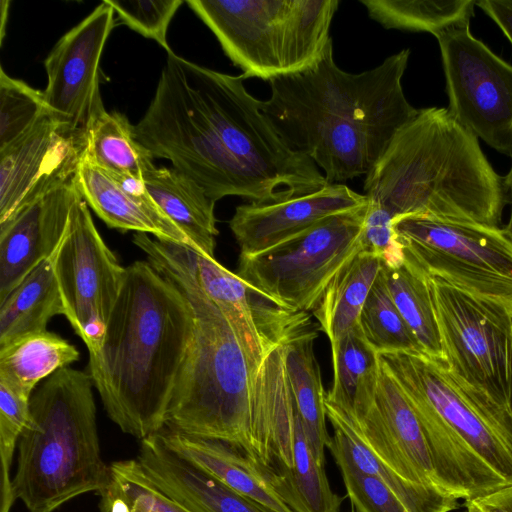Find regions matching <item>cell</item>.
<instances>
[{
  "label": "cell",
  "mask_w": 512,
  "mask_h": 512,
  "mask_svg": "<svg viewBox=\"0 0 512 512\" xmlns=\"http://www.w3.org/2000/svg\"><path fill=\"white\" fill-rule=\"evenodd\" d=\"M244 80L168 53L154 98L134 125L136 139L215 202L267 203L327 186L316 164L283 141Z\"/></svg>",
  "instance_id": "1"
},
{
  "label": "cell",
  "mask_w": 512,
  "mask_h": 512,
  "mask_svg": "<svg viewBox=\"0 0 512 512\" xmlns=\"http://www.w3.org/2000/svg\"><path fill=\"white\" fill-rule=\"evenodd\" d=\"M409 55L403 49L373 69L349 73L335 63L331 40L310 67L268 81L262 112L293 151L324 171L328 184L366 176L419 112L402 86Z\"/></svg>",
  "instance_id": "2"
},
{
  "label": "cell",
  "mask_w": 512,
  "mask_h": 512,
  "mask_svg": "<svg viewBox=\"0 0 512 512\" xmlns=\"http://www.w3.org/2000/svg\"><path fill=\"white\" fill-rule=\"evenodd\" d=\"M193 332L191 306L148 261L126 267L89 374L110 419L140 440L165 426Z\"/></svg>",
  "instance_id": "3"
},
{
  "label": "cell",
  "mask_w": 512,
  "mask_h": 512,
  "mask_svg": "<svg viewBox=\"0 0 512 512\" xmlns=\"http://www.w3.org/2000/svg\"><path fill=\"white\" fill-rule=\"evenodd\" d=\"M367 216L430 217L499 227L508 192L478 138L447 108L419 109L366 175Z\"/></svg>",
  "instance_id": "4"
},
{
  "label": "cell",
  "mask_w": 512,
  "mask_h": 512,
  "mask_svg": "<svg viewBox=\"0 0 512 512\" xmlns=\"http://www.w3.org/2000/svg\"><path fill=\"white\" fill-rule=\"evenodd\" d=\"M148 262L173 282L193 313L192 337L168 406L164 428L222 442L258 462L251 445L253 372L247 355L219 307L180 268L133 236Z\"/></svg>",
  "instance_id": "5"
},
{
  "label": "cell",
  "mask_w": 512,
  "mask_h": 512,
  "mask_svg": "<svg viewBox=\"0 0 512 512\" xmlns=\"http://www.w3.org/2000/svg\"><path fill=\"white\" fill-rule=\"evenodd\" d=\"M93 386L89 373L66 367L32 393L12 479L14 498L30 512H53L110 484V466L100 453Z\"/></svg>",
  "instance_id": "6"
},
{
  "label": "cell",
  "mask_w": 512,
  "mask_h": 512,
  "mask_svg": "<svg viewBox=\"0 0 512 512\" xmlns=\"http://www.w3.org/2000/svg\"><path fill=\"white\" fill-rule=\"evenodd\" d=\"M242 76L269 81L320 59L338 0H187Z\"/></svg>",
  "instance_id": "7"
},
{
  "label": "cell",
  "mask_w": 512,
  "mask_h": 512,
  "mask_svg": "<svg viewBox=\"0 0 512 512\" xmlns=\"http://www.w3.org/2000/svg\"><path fill=\"white\" fill-rule=\"evenodd\" d=\"M412 408L436 418L512 483V413L423 353H378Z\"/></svg>",
  "instance_id": "8"
},
{
  "label": "cell",
  "mask_w": 512,
  "mask_h": 512,
  "mask_svg": "<svg viewBox=\"0 0 512 512\" xmlns=\"http://www.w3.org/2000/svg\"><path fill=\"white\" fill-rule=\"evenodd\" d=\"M366 213L367 204L264 252L239 255L236 274L283 307L313 311L335 275L362 251Z\"/></svg>",
  "instance_id": "9"
},
{
  "label": "cell",
  "mask_w": 512,
  "mask_h": 512,
  "mask_svg": "<svg viewBox=\"0 0 512 512\" xmlns=\"http://www.w3.org/2000/svg\"><path fill=\"white\" fill-rule=\"evenodd\" d=\"M428 281L445 365L512 413V331L504 300L436 277Z\"/></svg>",
  "instance_id": "10"
},
{
  "label": "cell",
  "mask_w": 512,
  "mask_h": 512,
  "mask_svg": "<svg viewBox=\"0 0 512 512\" xmlns=\"http://www.w3.org/2000/svg\"><path fill=\"white\" fill-rule=\"evenodd\" d=\"M405 258L427 277L512 300V243L503 228L422 214L393 221Z\"/></svg>",
  "instance_id": "11"
},
{
  "label": "cell",
  "mask_w": 512,
  "mask_h": 512,
  "mask_svg": "<svg viewBox=\"0 0 512 512\" xmlns=\"http://www.w3.org/2000/svg\"><path fill=\"white\" fill-rule=\"evenodd\" d=\"M454 120L496 151L512 157V65L470 31V23L435 35Z\"/></svg>",
  "instance_id": "12"
},
{
  "label": "cell",
  "mask_w": 512,
  "mask_h": 512,
  "mask_svg": "<svg viewBox=\"0 0 512 512\" xmlns=\"http://www.w3.org/2000/svg\"><path fill=\"white\" fill-rule=\"evenodd\" d=\"M146 240L185 272L219 307L233 328L254 373L272 350L313 329L308 312L279 305L215 258L183 244L148 235Z\"/></svg>",
  "instance_id": "13"
},
{
  "label": "cell",
  "mask_w": 512,
  "mask_h": 512,
  "mask_svg": "<svg viewBox=\"0 0 512 512\" xmlns=\"http://www.w3.org/2000/svg\"><path fill=\"white\" fill-rule=\"evenodd\" d=\"M65 317L88 352L101 344L126 274L97 230L85 200L75 202L67 233L54 256Z\"/></svg>",
  "instance_id": "14"
},
{
  "label": "cell",
  "mask_w": 512,
  "mask_h": 512,
  "mask_svg": "<svg viewBox=\"0 0 512 512\" xmlns=\"http://www.w3.org/2000/svg\"><path fill=\"white\" fill-rule=\"evenodd\" d=\"M85 151V131L51 111L0 148V223L53 187L72 180Z\"/></svg>",
  "instance_id": "15"
},
{
  "label": "cell",
  "mask_w": 512,
  "mask_h": 512,
  "mask_svg": "<svg viewBox=\"0 0 512 512\" xmlns=\"http://www.w3.org/2000/svg\"><path fill=\"white\" fill-rule=\"evenodd\" d=\"M114 9L106 0L66 32L47 55L44 100L50 111L76 130L85 131L103 105L99 63L114 27Z\"/></svg>",
  "instance_id": "16"
},
{
  "label": "cell",
  "mask_w": 512,
  "mask_h": 512,
  "mask_svg": "<svg viewBox=\"0 0 512 512\" xmlns=\"http://www.w3.org/2000/svg\"><path fill=\"white\" fill-rule=\"evenodd\" d=\"M80 196L74 177L41 194L0 223V301L57 251Z\"/></svg>",
  "instance_id": "17"
},
{
  "label": "cell",
  "mask_w": 512,
  "mask_h": 512,
  "mask_svg": "<svg viewBox=\"0 0 512 512\" xmlns=\"http://www.w3.org/2000/svg\"><path fill=\"white\" fill-rule=\"evenodd\" d=\"M349 420L388 467L411 482L439 488L420 421L382 364L374 404L359 422Z\"/></svg>",
  "instance_id": "18"
},
{
  "label": "cell",
  "mask_w": 512,
  "mask_h": 512,
  "mask_svg": "<svg viewBox=\"0 0 512 512\" xmlns=\"http://www.w3.org/2000/svg\"><path fill=\"white\" fill-rule=\"evenodd\" d=\"M367 204L345 184H328L305 195L267 202L247 203L235 209L230 229L240 247V255L252 256L308 230L320 221Z\"/></svg>",
  "instance_id": "19"
},
{
  "label": "cell",
  "mask_w": 512,
  "mask_h": 512,
  "mask_svg": "<svg viewBox=\"0 0 512 512\" xmlns=\"http://www.w3.org/2000/svg\"><path fill=\"white\" fill-rule=\"evenodd\" d=\"M75 181L87 205L108 227L152 234L157 239L194 249L188 236L152 199L143 182L112 174L85 157L78 166Z\"/></svg>",
  "instance_id": "20"
},
{
  "label": "cell",
  "mask_w": 512,
  "mask_h": 512,
  "mask_svg": "<svg viewBox=\"0 0 512 512\" xmlns=\"http://www.w3.org/2000/svg\"><path fill=\"white\" fill-rule=\"evenodd\" d=\"M136 459L159 489L193 512H275L170 448L159 432L141 440Z\"/></svg>",
  "instance_id": "21"
},
{
  "label": "cell",
  "mask_w": 512,
  "mask_h": 512,
  "mask_svg": "<svg viewBox=\"0 0 512 512\" xmlns=\"http://www.w3.org/2000/svg\"><path fill=\"white\" fill-rule=\"evenodd\" d=\"M286 344L272 350L255 375L250 438L258 463L293 465L297 408L285 365Z\"/></svg>",
  "instance_id": "22"
},
{
  "label": "cell",
  "mask_w": 512,
  "mask_h": 512,
  "mask_svg": "<svg viewBox=\"0 0 512 512\" xmlns=\"http://www.w3.org/2000/svg\"><path fill=\"white\" fill-rule=\"evenodd\" d=\"M327 419L334 428L328 449L359 471L384 482L409 512H451L458 499L435 486L411 482L382 462L363 442L351 421L325 401Z\"/></svg>",
  "instance_id": "23"
},
{
  "label": "cell",
  "mask_w": 512,
  "mask_h": 512,
  "mask_svg": "<svg viewBox=\"0 0 512 512\" xmlns=\"http://www.w3.org/2000/svg\"><path fill=\"white\" fill-rule=\"evenodd\" d=\"M149 195L188 236L194 249L211 258L218 229L213 201L195 181L175 168L152 167L143 178Z\"/></svg>",
  "instance_id": "24"
},
{
  "label": "cell",
  "mask_w": 512,
  "mask_h": 512,
  "mask_svg": "<svg viewBox=\"0 0 512 512\" xmlns=\"http://www.w3.org/2000/svg\"><path fill=\"white\" fill-rule=\"evenodd\" d=\"M165 443L234 491L275 512H292L258 471L255 462L218 441L196 438L163 428Z\"/></svg>",
  "instance_id": "25"
},
{
  "label": "cell",
  "mask_w": 512,
  "mask_h": 512,
  "mask_svg": "<svg viewBox=\"0 0 512 512\" xmlns=\"http://www.w3.org/2000/svg\"><path fill=\"white\" fill-rule=\"evenodd\" d=\"M333 385L326 401L354 422H359L375 402L381 363L366 341L359 324L331 346Z\"/></svg>",
  "instance_id": "26"
},
{
  "label": "cell",
  "mask_w": 512,
  "mask_h": 512,
  "mask_svg": "<svg viewBox=\"0 0 512 512\" xmlns=\"http://www.w3.org/2000/svg\"><path fill=\"white\" fill-rule=\"evenodd\" d=\"M55 253L0 301V346L28 334L46 331L54 316H65L54 266Z\"/></svg>",
  "instance_id": "27"
},
{
  "label": "cell",
  "mask_w": 512,
  "mask_h": 512,
  "mask_svg": "<svg viewBox=\"0 0 512 512\" xmlns=\"http://www.w3.org/2000/svg\"><path fill=\"white\" fill-rule=\"evenodd\" d=\"M293 457L291 467L255 465L292 512H339L342 500L332 491L324 466L311 452L298 411Z\"/></svg>",
  "instance_id": "28"
},
{
  "label": "cell",
  "mask_w": 512,
  "mask_h": 512,
  "mask_svg": "<svg viewBox=\"0 0 512 512\" xmlns=\"http://www.w3.org/2000/svg\"><path fill=\"white\" fill-rule=\"evenodd\" d=\"M314 329L286 344L285 365L296 408L315 460L324 466L332 437L326 425V393L316 359Z\"/></svg>",
  "instance_id": "29"
},
{
  "label": "cell",
  "mask_w": 512,
  "mask_h": 512,
  "mask_svg": "<svg viewBox=\"0 0 512 512\" xmlns=\"http://www.w3.org/2000/svg\"><path fill=\"white\" fill-rule=\"evenodd\" d=\"M79 357L76 346L56 333L28 334L0 346V382L31 397L42 381Z\"/></svg>",
  "instance_id": "30"
},
{
  "label": "cell",
  "mask_w": 512,
  "mask_h": 512,
  "mask_svg": "<svg viewBox=\"0 0 512 512\" xmlns=\"http://www.w3.org/2000/svg\"><path fill=\"white\" fill-rule=\"evenodd\" d=\"M381 268L379 258L360 251L325 289L312 312L331 346L359 324L362 307Z\"/></svg>",
  "instance_id": "31"
},
{
  "label": "cell",
  "mask_w": 512,
  "mask_h": 512,
  "mask_svg": "<svg viewBox=\"0 0 512 512\" xmlns=\"http://www.w3.org/2000/svg\"><path fill=\"white\" fill-rule=\"evenodd\" d=\"M83 157L112 174L139 182L155 166L154 157L136 139L134 125L123 114L107 112L104 105L86 127Z\"/></svg>",
  "instance_id": "32"
},
{
  "label": "cell",
  "mask_w": 512,
  "mask_h": 512,
  "mask_svg": "<svg viewBox=\"0 0 512 512\" xmlns=\"http://www.w3.org/2000/svg\"><path fill=\"white\" fill-rule=\"evenodd\" d=\"M382 272L390 296L422 353L444 362L428 277L406 258L395 267L382 264Z\"/></svg>",
  "instance_id": "33"
},
{
  "label": "cell",
  "mask_w": 512,
  "mask_h": 512,
  "mask_svg": "<svg viewBox=\"0 0 512 512\" xmlns=\"http://www.w3.org/2000/svg\"><path fill=\"white\" fill-rule=\"evenodd\" d=\"M371 19L386 29L428 32L436 35L453 26L470 23L475 0H360Z\"/></svg>",
  "instance_id": "34"
},
{
  "label": "cell",
  "mask_w": 512,
  "mask_h": 512,
  "mask_svg": "<svg viewBox=\"0 0 512 512\" xmlns=\"http://www.w3.org/2000/svg\"><path fill=\"white\" fill-rule=\"evenodd\" d=\"M359 327L366 341L377 353H422L417 340L390 296L382 268L362 307Z\"/></svg>",
  "instance_id": "35"
},
{
  "label": "cell",
  "mask_w": 512,
  "mask_h": 512,
  "mask_svg": "<svg viewBox=\"0 0 512 512\" xmlns=\"http://www.w3.org/2000/svg\"><path fill=\"white\" fill-rule=\"evenodd\" d=\"M49 111L43 91L9 76L0 68V148L28 131Z\"/></svg>",
  "instance_id": "36"
},
{
  "label": "cell",
  "mask_w": 512,
  "mask_h": 512,
  "mask_svg": "<svg viewBox=\"0 0 512 512\" xmlns=\"http://www.w3.org/2000/svg\"><path fill=\"white\" fill-rule=\"evenodd\" d=\"M109 466L108 488L126 501L131 512H193L159 489L137 459L115 461Z\"/></svg>",
  "instance_id": "37"
},
{
  "label": "cell",
  "mask_w": 512,
  "mask_h": 512,
  "mask_svg": "<svg viewBox=\"0 0 512 512\" xmlns=\"http://www.w3.org/2000/svg\"><path fill=\"white\" fill-rule=\"evenodd\" d=\"M114 9L118 21L142 36L156 41L167 53L169 24L183 4L182 0H106Z\"/></svg>",
  "instance_id": "38"
},
{
  "label": "cell",
  "mask_w": 512,
  "mask_h": 512,
  "mask_svg": "<svg viewBox=\"0 0 512 512\" xmlns=\"http://www.w3.org/2000/svg\"><path fill=\"white\" fill-rule=\"evenodd\" d=\"M334 459L356 512H409L380 479L359 471L341 458Z\"/></svg>",
  "instance_id": "39"
},
{
  "label": "cell",
  "mask_w": 512,
  "mask_h": 512,
  "mask_svg": "<svg viewBox=\"0 0 512 512\" xmlns=\"http://www.w3.org/2000/svg\"><path fill=\"white\" fill-rule=\"evenodd\" d=\"M465 512H512V483L465 500Z\"/></svg>",
  "instance_id": "40"
},
{
  "label": "cell",
  "mask_w": 512,
  "mask_h": 512,
  "mask_svg": "<svg viewBox=\"0 0 512 512\" xmlns=\"http://www.w3.org/2000/svg\"><path fill=\"white\" fill-rule=\"evenodd\" d=\"M476 5L497 24L512 45V0H480Z\"/></svg>",
  "instance_id": "41"
},
{
  "label": "cell",
  "mask_w": 512,
  "mask_h": 512,
  "mask_svg": "<svg viewBox=\"0 0 512 512\" xmlns=\"http://www.w3.org/2000/svg\"><path fill=\"white\" fill-rule=\"evenodd\" d=\"M503 178H504V184L506 186L507 192L510 194V201H511V209H510L509 219H508L506 226L503 228V230H504L506 237L512 243V164H511L509 172Z\"/></svg>",
  "instance_id": "42"
},
{
  "label": "cell",
  "mask_w": 512,
  "mask_h": 512,
  "mask_svg": "<svg viewBox=\"0 0 512 512\" xmlns=\"http://www.w3.org/2000/svg\"><path fill=\"white\" fill-rule=\"evenodd\" d=\"M10 1H1V42L4 39V33H5V25H6V19L8 16V9H9Z\"/></svg>",
  "instance_id": "43"
},
{
  "label": "cell",
  "mask_w": 512,
  "mask_h": 512,
  "mask_svg": "<svg viewBox=\"0 0 512 512\" xmlns=\"http://www.w3.org/2000/svg\"><path fill=\"white\" fill-rule=\"evenodd\" d=\"M504 305H505L506 311L508 313L511 331H512V300H504Z\"/></svg>",
  "instance_id": "44"
},
{
  "label": "cell",
  "mask_w": 512,
  "mask_h": 512,
  "mask_svg": "<svg viewBox=\"0 0 512 512\" xmlns=\"http://www.w3.org/2000/svg\"><path fill=\"white\" fill-rule=\"evenodd\" d=\"M511 411H512V406H511Z\"/></svg>",
  "instance_id": "45"
}]
</instances>
